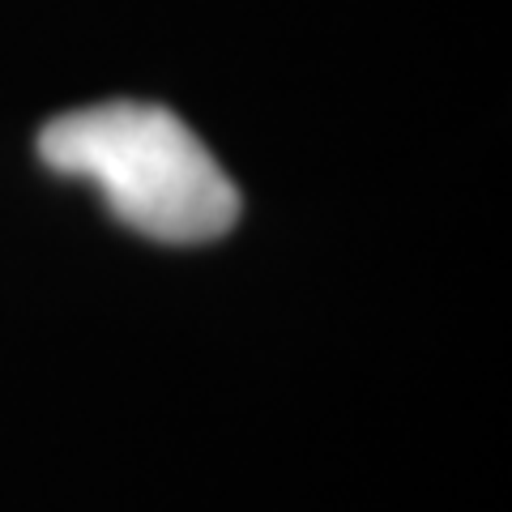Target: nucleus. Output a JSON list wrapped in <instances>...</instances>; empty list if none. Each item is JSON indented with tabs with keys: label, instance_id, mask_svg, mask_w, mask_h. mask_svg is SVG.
<instances>
[{
	"label": "nucleus",
	"instance_id": "nucleus-1",
	"mask_svg": "<svg viewBox=\"0 0 512 512\" xmlns=\"http://www.w3.org/2000/svg\"><path fill=\"white\" fill-rule=\"evenodd\" d=\"M39 154L90 184L124 227L158 244H210L239 218V192L205 141L167 107L94 103L43 128Z\"/></svg>",
	"mask_w": 512,
	"mask_h": 512
}]
</instances>
